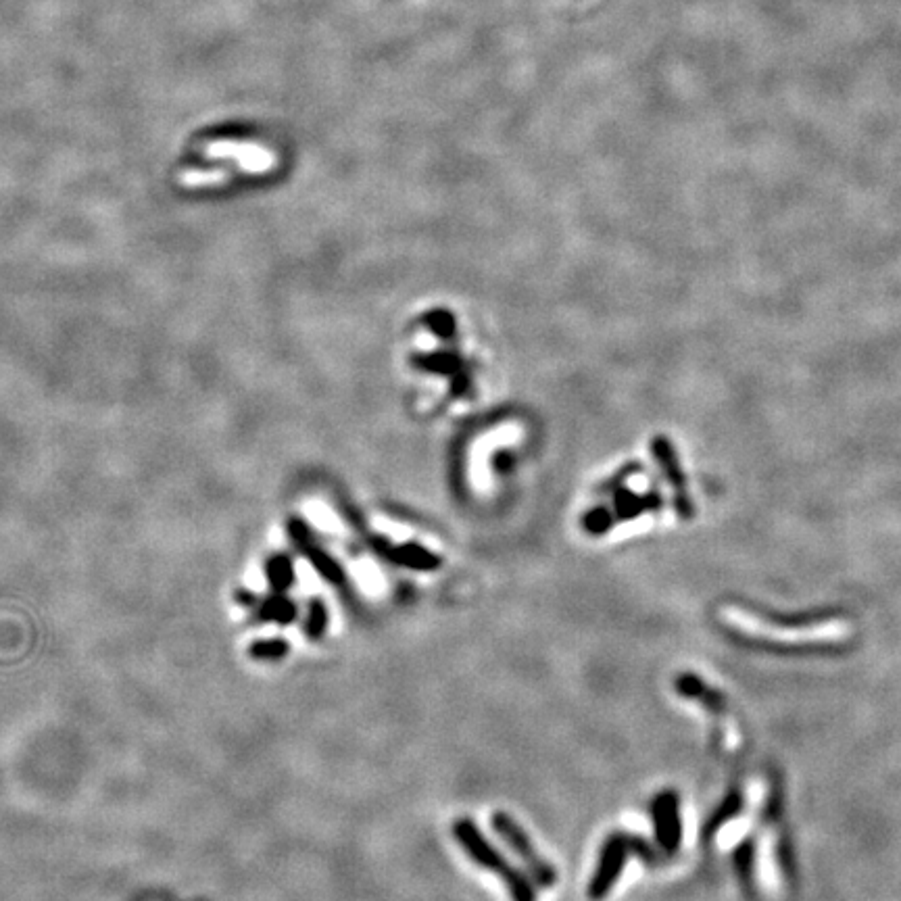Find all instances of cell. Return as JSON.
<instances>
[{
    "label": "cell",
    "instance_id": "cell-2",
    "mask_svg": "<svg viewBox=\"0 0 901 901\" xmlns=\"http://www.w3.org/2000/svg\"><path fill=\"white\" fill-rule=\"evenodd\" d=\"M726 622L745 632L747 637L766 639L774 643L785 645H824V643H843L854 635V626L843 618H833L820 624H808V626H776L772 622L762 620L760 616H753L743 610H735L728 607L724 612Z\"/></svg>",
    "mask_w": 901,
    "mask_h": 901
},
{
    "label": "cell",
    "instance_id": "cell-8",
    "mask_svg": "<svg viewBox=\"0 0 901 901\" xmlns=\"http://www.w3.org/2000/svg\"><path fill=\"white\" fill-rule=\"evenodd\" d=\"M397 559L413 570H438L441 566V559L422 547H405L397 553Z\"/></svg>",
    "mask_w": 901,
    "mask_h": 901
},
{
    "label": "cell",
    "instance_id": "cell-7",
    "mask_svg": "<svg viewBox=\"0 0 901 901\" xmlns=\"http://www.w3.org/2000/svg\"><path fill=\"white\" fill-rule=\"evenodd\" d=\"M674 689L680 697L697 701L703 710H708L712 714L722 712L720 695H716L708 685H705V680H701L697 674L683 672L674 680Z\"/></svg>",
    "mask_w": 901,
    "mask_h": 901
},
{
    "label": "cell",
    "instance_id": "cell-6",
    "mask_svg": "<svg viewBox=\"0 0 901 901\" xmlns=\"http://www.w3.org/2000/svg\"><path fill=\"white\" fill-rule=\"evenodd\" d=\"M756 879L764 891H778L783 885L776 858V831L772 826L764 829L756 839Z\"/></svg>",
    "mask_w": 901,
    "mask_h": 901
},
{
    "label": "cell",
    "instance_id": "cell-9",
    "mask_svg": "<svg viewBox=\"0 0 901 901\" xmlns=\"http://www.w3.org/2000/svg\"><path fill=\"white\" fill-rule=\"evenodd\" d=\"M626 837H628V845H630V854H635L637 858H641L647 864L657 862V851L651 847L649 841H645L639 835H626Z\"/></svg>",
    "mask_w": 901,
    "mask_h": 901
},
{
    "label": "cell",
    "instance_id": "cell-5",
    "mask_svg": "<svg viewBox=\"0 0 901 901\" xmlns=\"http://www.w3.org/2000/svg\"><path fill=\"white\" fill-rule=\"evenodd\" d=\"M653 835L662 854H676L683 843V818H680V795L672 789L657 793L651 801Z\"/></svg>",
    "mask_w": 901,
    "mask_h": 901
},
{
    "label": "cell",
    "instance_id": "cell-3",
    "mask_svg": "<svg viewBox=\"0 0 901 901\" xmlns=\"http://www.w3.org/2000/svg\"><path fill=\"white\" fill-rule=\"evenodd\" d=\"M491 826L495 835L520 858L524 864V870L528 872L534 885L541 889H551L557 883V870L553 864H549L541 854L537 845H534L528 837V833L522 829L520 822L509 816L507 812H495L491 816Z\"/></svg>",
    "mask_w": 901,
    "mask_h": 901
},
{
    "label": "cell",
    "instance_id": "cell-1",
    "mask_svg": "<svg viewBox=\"0 0 901 901\" xmlns=\"http://www.w3.org/2000/svg\"><path fill=\"white\" fill-rule=\"evenodd\" d=\"M453 839L464 849V854L480 868L493 872L503 881L511 901H537V885L526 870L511 864L501 851L482 835L478 824L470 818L453 822Z\"/></svg>",
    "mask_w": 901,
    "mask_h": 901
},
{
    "label": "cell",
    "instance_id": "cell-4",
    "mask_svg": "<svg viewBox=\"0 0 901 901\" xmlns=\"http://www.w3.org/2000/svg\"><path fill=\"white\" fill-rule=\"evenodd\" d=\"M630 856L632 854H630L626 833H612L605 839V843L601 845V851H599V862H597L595 872L589 881V889H587L589 899L603 901L614 891Z\"/></svg>",
    "mask_w": 901,
    "mask_h": 901
},
{
    "label": "cell",
    "instance_id": "cell-10",
    "mask_svg": "<svg viewBox=\"0 0 901 901\" xmlns=\"http://www.w3.org/2000/svg\"><path fill=\"white\" fill-rule=\"evenodd\" d=\"M326 610L322 605H313V612H311V622H309V630H311V635L313 637H320L322 635V630L326 628Z\"/></svg>",
    "mask_w": 901,
    "mask_h": 901
}]
</instances>
